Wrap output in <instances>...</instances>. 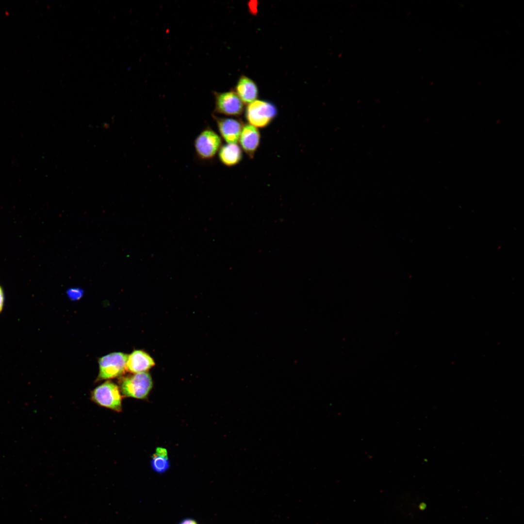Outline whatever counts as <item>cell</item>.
<instances>
[{
	"label": "cell",
	"instance_id": "cell-2",
	"mask_svg": "<svg viewBox=\"0 0 524 524\" xmlns=\"http://www.w3.org/2000/svg\"><path fill=\"white\" fill-rule=\"evenodd\" d=\"M278 110L272 102L256 99L247 105L245 116L248 124L256 128H264L276 117Z\"/></svg>",
	"mask_w": 524,
	"mask_h": 524
},
{
	"label": "cell",
	"instance_id": "cell-13",
	"mask_svg": "<svg viewBox=\"0 0 524 524\" xmlns=\"http://www.w3.org/2000/svg\"><path fill=\"white\" fill-rule=\"evenodd\" d=\"M66 294L70 300L77 301L82 298L84 291L80 287H70L66 290Z\"/></svg>",
	"mask_w": 524,
	"mask_h": 524
},
{
	"label": "cell",
	"instance_id": "cell-9",
	"mask_svg": "<svg viewBox=\"0 0 524 524\" xmlns=\"http://www.w3.org/2000/svg\"><path fill=\"white\" fill-rule=\"evenodd\" d=\"M155 365L153 359L142 350H135L128 356L127 371L133 374L146 372Z\"/></svg>",
	"mask_w": 524,
	"mask_h": 524
},
{
	"label": "cell",
	"instance_id": "cell-11",
	"mask_svg": "<svg viewBox=\"0 0 524 524\" xmlns=\"http://www.w3.org/2000/svg\"><path fill=\"white\" fill-rule=\"evenodd\" d=\"M218 156L222 164L230 167L241 162L243 158V151L237 143H227L222 145L218 152Z\"/></svg>",
	"mask_w": 524,
	"mask_h": 524
},
{
	"label": "cell",
	"instance_id": "cell-5",
	"mask_svg": "<svg viewBox=\"0 0 524 524\" xmlns=\"http://www.w3.org/2000/svg\"><path fill=\"white\" fill-rule=\"evenodd\" d=\"M222 138L211 128L202 130L194 141V147L197 156L202 160L213 158L222 146Z\"/></svg>",
	"mask_w": 524,
	"mask_h": 524
},
{
	"label": "cell",
	"instance_id": "cell-10",
	"mask_svg": "<svg viewBox=\"0 0 524 524\" xmlns=\"http://www.w3.org/2000/svg\"><path fill=\"white\" fill-rule=\"evenodd\" d=\"M235 91L243 103L247 105L256 100L259 95L256 82L245 75L241 76L239 79Z\"/></svg>",
	"mask_w": 524,
	"mask_h": 524
},
{
	"label": "cell",
	"instance_id": "cell-1",
	"mask_svg": "<svg viewBox=\"0 0 524 524\" xmlns=\"http://www.w3.org/2000/svg\"><path fill=\"white\" fill-rule=\"evenodd\" d=\"M119 384L123 396L144 399L153 387V381L150 374L146 372L122 377Z\"/></svg>",
	"mask_w": 524,
	"mask_h": 524
},
{
	"label": "cell",
	"instance_id": "cell-14",
	"mask_svg": "<svg viewBox=\"0 0 524 524\" xmlns=\"http://www.w3.org/2000/svg\"><path fill=\"white\" fill-rule=\"evenodd\" d=\"M179 524H198L196 520L192 518H185L181 521Z\"/></svg>",
	"mask_w": 524,
	"mask_h": 524
},
{
	"label": "cell",
	"instance_id": "cell-4",
	"mask_svg": "<svg viewBox=\"0 0 524 524\" xmlns=\"http://www.w3.org/2000/svg\"><path fill=\"white\" fill-rule=\"evenodd\" d=\"M128 355L114 352L98 359L99 373L97 381L108 380L121 377L127 371Z\"/></svg>",
	"mask_w": 524,
	"mask_h": 524
},
{
	"label": "cell",
	"instance_id": "cell-8",
	"mask_svg": "<svg viewBox=\"0 0 524 524\" xmlns=\"http://www.w3.org/2000/svg\"><path fill=\"white\" fill-rule=\"evenodd\" d=\"M261 134L257 128L244 124L238 142L240 147L247 155L253 158L260 143Z\"/></svg>",
	"mask_w": 524,
	"mask_h": 524
},
{
	"label": "cell",
	"instance_id": "cell-6",
	"mask_svg": "<svg viewBox=\"0 0 524 524\" xmlns=\"http://www.w3.org/2000/svg\"><path fill=\"white\" fill-rule=\"evenodd\" d=\"M215 112L228 116H238L244 111V104L234 90L214 94Z\"/></svg>",
	"mask_w": 524,
	"mask_h": 524
},
{
	"label": "cell",
	"instance_id": "cell-3",
	"mask_svg": "<svg viewBox=\"0 0 524 524\" xmlns=\"http://www.w3.org/2000/svg\"><path fill=\"white\" fill-rule=\"evenodd\" d=\"M122 396L119 387L108 380L92 391L91 398L100 406L120 412L122 410Z\"/></svg>",
	"mask_w": 524,
	"mask_h": 524
},
{
	"label": "cell",
	"instance_id": "cell-15",
	"mask_svg": "<svg viewBox=\"0 0 524 524\" xmlns=\"http://www.w3.org/2000/svg\"><path fill=\"white\" fill-rule=\"evenodd\" d=\"M4 297L2 289L0 287V311L2 310L3 306Z\"/></svg>",
	"mask_w": 524,
	"mask_h": 524
},
{
	"label": "cell",
	"instance_id": "cell-12",
	"mask_svg": "<svg viewBox=\"0 0 524 524\" xmlns=\"http://www.w3.org/2000/svg\"><path fill=\"white\" fill-rule=\"evenodd\" d=\"M151 466L158 474H163L169 469L170 462L166 449L161 447L156 448L151 457Z\"/></svg>",
	"mask_w": 524,
	"mask_h": 524
},
{
	"label": "cell",
	"instance_id": "cell-7",
	"mask_svg": "<svg viewBox=\"0 0 524 524\" xmlns=\"http://www.w3.org/2000/svg\"><path fill=\"white\" fill-rule=\"evenodd\" d=\"M214 116L220 137L227 143H237L244 125L242 121L233 117Z\"/></svg>",
	"mask_w": 524,
	"mask_h": 524
}]
</instances>
